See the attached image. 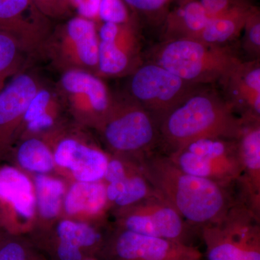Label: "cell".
<instances>
[{"label":"cell","instance_id":"6da1fadb","mask_svg":"<svg viewBox=\"0 0 260 260\" xmlns=\"http://www.w3.org/2000/svg\"><path fill=\"white\" fill-rule=\"evenodd\" d=\"M140 164L157 194L198 232L223 216L237 199L232 188L183 172L168 155L153 153Z\"/></svg>","mask_w":260,"mask_h":260},{"label":"cell","instance_id":"7a4b0ae2","mask_svg":"<svg viewBox=\"0 0 260 260\" xmlns=\"http://www.w3.org/2000/svg\"><path fill=\"white\" fill-rule=\"evenodd\" d=\"M243 124L225 98L200 87L162 116L158 128L169 155L200 138L237 139Z\"/></svg>","mask_w":260,"mask_h":260},{"label":"cell","instance_id":"3957f363","mask_svg":"<svg viewBox=\"0 0 260 260\" xmlns=\"http://www.w3.org/2000/svg\"><path fill=\"white\" fill-rule=\"evenodd\" d=\"M241 61L225 46L197 39H179L164 43L155 53L153 62L188 83L203 85L221 83Z\"/></svg>","mask_w":260,"mask_h":260},{"label":"cell","instance_id":"277c9868","mask_svg":"<svg viewBox=\"0 0 260 260\" xmlns=\"http://www.w3.org/2000/svg\"><path fill=\"white\" fill-rule=\"evenodd\" d=\"M199 232L207 260H247L260 251V216L239 198L223 216Z\"/></svg>","mask_w":260,"mask_h":260},{"label":"cell","instance_id":"5b68a950","mask_svg":"<svg viewBox=\"0 0 260 260\" xmlns=\"http://www.w3.org/2000/svg\"><path fill=\"white\" fill-rule=\"evenodd\" d=\"M168 156L183 172L225 187L237 185L242 177L237 139L200 138L186 143Z\"/></svg>","mask_w":260,"mask_h":260},{"label":"cell","instance_id":"8992f818","mask_svg":"<svg viewBox=\"0 0 260 260\" xmlns=\"http://www.w3.org/2000/svg\"><path fill=\"white\" fill-rule=\"evenodd\" d=\"M99 126L113 151L138 161L153 153L160 141L158 121L132 99L123 104L114 103Z\"/></svg>","mask_w":260,"mask_h":260},{"label":"cell","instance_id":"52a82bcc","mask_svg":"<svg viewBox=\"0 0 260 260\" xmlns=\"http://www.w3.org/2000/svg\"><path fill=\"white\" fill-rule=\"evenodd\" d=\"M194 85L155 62L147 63L135 70L129 83L132 100L146 109L157 121L197 89Z\"/></svg>","mask_w":260,"mask_h":260},{"label":"cell","instance_id":"ba28073f","mask_svg":"<svg viewBox=\"0 0 260 260\" xmlns=\"http://www.w3.org/2000/svg\"><path fill=\"white\" fill-rule=\"evenodd\" d=\"M119 215L121 229L192 246L194 228L158 194L119 209Z\"/></svg>","mask_w":260,"mask_h":260},{"label":"cell","instance_id":"9c48e42d","mask_svg":"<svg viewBox=\"0 0 260 260\" xmlns=\"http://www.w3.org/2000/svg\"><path fill=\"white\" fill-rule=\"evenodd\" d=\"M46 44L53 60L65 70L97 71L99 39L93 20L71 18Z\"/></svg>","mask_w":260,"mask_h":260},{"label":"cell","instance_id":"30bf717a","mask_svg":"<svg viewBox=\"0 0 260 260\" xmlns=\"http://www.w3.org/2000/svg\"><path fill=\"white\" fill-rule=\"evenodd\" d=\"M109 260H202L194 246L119 229L104 244Z\"/></svg>","mask_w":260,"mask_h":260},{"label":"cell","instance_id":"8fae6325","mask_svg":"<svg viewBox=\"0 0 260 260\" xmlns=\"http://www.w3.org/2000/svg\"><path fill=\"white\" fill-rule=\"evenodd\" d=\"M60 89L75 112L83 113L99 126L114 104L107 85L93 73L85 70H65L60 79Z\"/></svg>","mask_w":260,"mask_h":260},{"label":"cell","instance_id":"7c38bea8","mask_svg":"<svg viewBox=\"0 0 260 260\" xmlns=\"http://www.w3.org/2000/svg\"><path fill=\"white\" fill-rule=\"evenodd\" d=\"M0 32L15 38L25 51L35 50L48 39L44 14L32 0H0Z\"/></svg>","mask_w":260,"mask_h":260},{"label":"cell","instance_id":"4fadbf2b","mask_svg":"<svg viewBox=\"0 0 260 260\" xmlns=\"http://www.w3.org/2000/svg\"><path fill=\"white\" fill-rule=\"evenodd\" d=\"M225 98L244 120H260L259 61H241L221 81Z\"/></svg>","mask_w":260,"mask_h":260},{"label":"cell","instance_id":"5bb4252c","mask_svg":"<svg viewBox=\"0 0 260 260\" xmlns=\"http://www.w3.org/2000/svg\"><path fill=\"white\" fill-rule=\"evenodd\" d=\"M237 142L242 170L239 198L260 216V120H244Z\"/></svg>","mask_w":260,"mask_h":260},{"label":"cell","instance_id":"9a60e30c","mask_svg":"<svg viewBox=\"0 0 260 260\" xmlns=\"http://www.w3.org/2000/svg\"><path fill=\"white\" fill-rule=\"evenodd\" d=\"M37 81L25 73L16 75L0 92V155L9 145L12 136L29 103L37 93Z\"/></svg>","mask_w":260,"mask_h":260},{"label":"cell","instance_id":"2e32d148","mask_svg":"<svg viewBox=\"0 0 260 260\" xmlns=\"http://www.w3.org/2000/svg\"><path fill=\"white\" fill-rule=\"evenodd\" d=\"M54 158L58 166L69 169L77 181L84 182L103 180L109 160L102 150L73 138L59 142Z\"/></svg>","mask_w":260,"mask_h":260},{"label":"cell","instance_id":"e0dca14e","mask_svg":"<svg viewBox=\"0 0 260 260\" xmlns=\"http://www.w3.org/2000/svg\"><path fill=\"white\" fill-rule=\"evenodd\" d=\"M105 184L108 201L116 205L118 209L127 208L157 195L142 170L140 161L133 159L128 161L122 177Z\"/></svg>","mask_w":260,"mask_h":260},{"label":"cell","instance_id":"ac0fdd59","mask_svg":"<svg viewBox=\"0 0 260 260\" xmlns=\"http://www.w3.org/2000/svg\"><path fill=\"white\" fill-rule=\"evenodd\" d=\"M0 201L9 205L24 218L34 216L36 198L31 182L15 168L0 169Z\"/></svg>","mask_w":260,"mask_h":260},{"label":"cell","instance_id":"d6986e66","mask_svg":"<svg viewBox=\"0 0 260 260\" xmlns=\"http://www.w3.org/2000/svg\"><path fill=\"white\" fill-rule=\"evenodd\" d=\"M209 20L199 0H183L167 18V40L198 39Z\"/></svg>","mask_w":260,"mask_h":260},{"label":"cell","instance_id":"ffe728a7","mask_svg":"<svg viewBox=\"0 0 260 260\" xmlns=\"http://www.w3.org/2000/svg\"><path fill=\"white\" fill-rule=\"evenodd\" d=\"M104 181H77L65 197V211L69 215L80 213L90 215L102 214L109 204Z\"/></svg>","mask_w":260,"mask_h":260},{"label":"cell","instance_id":"44dd1931","mask_svg":"<svg viewBox=\"0 0 260 260\" xmlns=\"http://www.w3.org/2000/svg\"><path fill=\"white\" fill-rule=\"evenodd\" d=\"M251 8L246 4L239 5L225 14L209 19L198 39L217 46L234 40L244 29Z\"/></svg>","mask_w":260,"mask_h":260},{"label":"cell","instance_id":"7402d4cb","mask_svg":"<svg viewBox=\"0 0 260 260\" xmlns=\"http://www.w3.org/2000/svg\"><path fill=\"white\" fill-rule=\"evenodd\" d=\"M57 244L76 248L88 256L102 250L104 246L102 234L88 224L65 220L56 227Z\"/></svg>","mask_w":260,"mask_h":260},{"label":"cell","instance_id":"603a6c76","mask_svg":"<svg viewBox=\"0 0 260 260\" xmlns=\"http://www.w3.org/2000/svg\"><path fill=\"white\" fill-rule=\"evenodd\" d=\"M36 203L41 215L44 218H55L61 208L64 184L59 179L38 174L34 180Z\"/></svg>","mask_w":260,"mask_h":260},{"label":"cell","instance_id":"cb8c5ba5","mask_svg":"<svg viewBox=\"0 0 260 260\" xmlns=\"http://www.w3.org/2000/svg\"><path fill=\"white\" fill-rule=\"evenodd\" d=\"M17 160L25 170L39 174L51 172L55 164L50 149L37 138H30L21 143L17 151Z\"/></svg>","mask_w":260,"mask_h":260},{"label":"cell","instance_id":"d4e9b609","mask_svg":"<svg viewBox=\"0 0 260 260\" xmlns=\"http://www.w3.org/2000/svg\"><path fill=\"white\" fill-rule=\"evenodd\" d=\"M119 37L120 34L114 41H99L97 71L101 74L110 76L120 75L129 67V54L121 47Z\"/></svg>","mask_w":260,"mask_h":260},{"label":"cell","instance_id":"484cf974","mask_svg":"<svg viewBox=\"0 0 260 260\" xmlns=\"http://www.w3.org/2000/svg\"><path fill=\"white\" fill-rule=\"evenodd\" d=\"M23 52L15 38L0 32V92L8 84L7 80L18 73Z\"/></svg>","mask_w":260,"mask_h":260},{"label":"cell","instance_id":"4316f807","mask_svg":"<svg viewBox=\"0 0 260 260\" xmlns=\"http://www.w3.org/2000/svg\"><path fill=\"white\" fill-rule=\"evenodd\" d=\"M0 260H47L23 241L0 235Z\"/></svg>","mask_w":260,"mask_h":260},{"label":"cell","instance_id":"83f0119b","mask_svg":"<svg viewBox=\"0 0 260 260\" xmlns=\"http://www.w3.org/2000/svg\"><path fill=\"white\" fill-rule=\"evenodd\" d=\"M244 47L246 50L254 56H259L260 50V17L259 12L251 7L244 29Z\"/></svg>","mask_w":260,"mask_h":260},{"label":"cell","instance_id":"f1b7e54d","mask_svg":"<svg viewBox=\"0 0 260 260\" xmlns=\"http://www.w3.org/2000/svg\"><path fill=\"white\" fill-rule=\"evenodd\" d=\"M99 17L104 22L123 25L128 20V12L124 0H101Z\"/></svg>","mask_w":260,"mask_h":260},{"label":"cell","instance_id":"f546056e","mask_svg":"<svg viewBox=\"0 0 260 260\" xmlns=\"http://www.w3.org/2000/svg\"><path fill=\"white\" fill-rule=\"evenodd\" d=\"M52 94L47 89L39 88L37 93L29 103L23 116V120L28 121L48 112L53 102Z\"/></svg>","mask_w":260,"mask_h":260},{"label":"cell","instance_id":"4dcf8cb0","mask_svg":"<svg viewBox=\"0 0 260 260\" xmlns=\"http://www.w3.org/2000/svg\"><path fill=\"white\" fill-rule=\"evenodd\" d=\"M174 0H124L135 11L147 16L159 15L164 13Z\"/></svg>","mask_w":260,"mask_h":260},{"label":"cell","instance_id":"1f68e13d","mask_svg":"<svg viewBox=\"0 0 260 260\" xmlns=\"http://www.w3.org/2000/svg\"><path fill=\"white\" fill-rule=\"evenodd\" d=\"M208 18H213L225 14L243 3L237 0H199Z\"/></svg>","mask_w":260,"mask_h":260},{"label":"cell","instance_id":"d6a6232c","mask_svg":"<svg viewBox=\"0 0 260 260\" xmlns=\"http://www.w3.org/2000/svg\"><path fill=\"white\" fill-rule=\"evenodd\" d=\"M101 0H70L80 17L93 20L99 17Z\"/></svg>","mask_w":260,"mask_h":260},{"label":"cell","instance_id":"836d02e7","mask_svg":"<svg viewBox=\"0 0 260 260\" xmlns=\"http://www.w3.org/2000/svg\"><path fill=\"white\" fill-rule=\"evenodd\" d=\"M121 29V25L104 22L98 34L99 41L109 42V41L116 40L120 34Z\"/></svg>","mask_w":260,"mask_h":260},{"label":"cell","instance_id":"e575fe53","mask_svg":"<svg viewBox=\"0 0 260 260\" xmlns=\"http://www.w3.org/2000/svg\"><path fill=\"white\" fill-rule=\"evenodd\" d=\"M54 124V118L49 112L27 122V129L30 132L42 131L48 129Z\"/></svg>","mask_w":260,"mask_h":260},{"label":"cell","instance_id":"d590c367","mask_svg":"<svg viewBox=\"0 0 260 260\" xmlns=\"http://www.w3.org/2000/svg\"><path fill=\"white\" fill-rule=\"evenodd\" d=\"M59 3H60L61 6H65L67 3H68V1H70V0H58Z\"/></svg>","mask_w":260,"mask_h":260},{"label":"cell","instance_id":"8d00e7d4","mask_svg":"<svg viewBox=\"0 0 260 260\" xmlns=\"http://www.w3.org/2000/svg\"><path fill=\"white\" fill-rule=\"evenodd\" d=\"M83 260H97V259H95V258L92 257V256H90V257L85 258V259H83Z\"/></svg>","mask_w":260,"mask_h":260},{"label":"cell","instance_id":"74e56055","mask_svg":"<svg viewBox=\"0 0 260 260\" xmlns=\"http://www.w3.org/2000/svg\"><path fill=\"white\" fill-rule=\"evenodd\" d=\"M0 235H1V234H0Z\"/></svg>","mask_w":260,"mask_h":260}]
</instances>
